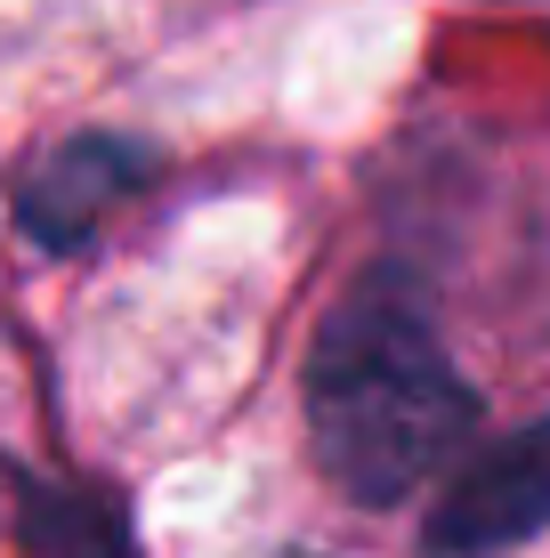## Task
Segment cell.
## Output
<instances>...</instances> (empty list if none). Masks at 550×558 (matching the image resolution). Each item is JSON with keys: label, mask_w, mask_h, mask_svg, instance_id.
Instances as JSON below:
<instances>
[{"label": "cell", "mask_w": 550, "mask_h": 558, "mask_svg": "<svg viewBox=\"0 0 550 558\" xmlns=\"http://www.w3.org/2000/svg\"><path fill=\"white\" fill-rule=\"evenodd\" d=\"M308 437L332 486L356 502H405L438 470H462L478 437V389L396 283H365L325 316L308 356Z\"/></svg>", "instance_id": "6da1fadb"}, {"label": "cell", "mask_w": 550, "mask_h": 558, "mask_svg": "<svg viewBox=\"0 0 550 558\" xmlns=\"http://www.w3.org/2000/svg\"><path fill=\"white\" fill-rule=\"evenodd\" d=\"M550 526V413L526 429L494 437L486 453H469L453 470V486L429 510V550L438 558H478V550H510L526 534Z\"/></svg>", "instance_id": "7a4b0ae2"}, {"label": "cell", "mask_w": 550, "mask_h": 558, "mask_svg": "<svg viewBox=\"0 0 550 558\" xmlns=\"http://www.w3.org/2000/svg\"><path fill=\"white\" fill-rule=\"evenodd\" d=\"M146 170H155V154H146L138 138H73V146H57L49 162L25 179L16 210H25V227L41 243L65 252V243H82L89 227L146 179Z\"/></svg>", "instance_id": "3957f363"}]
</instances>
